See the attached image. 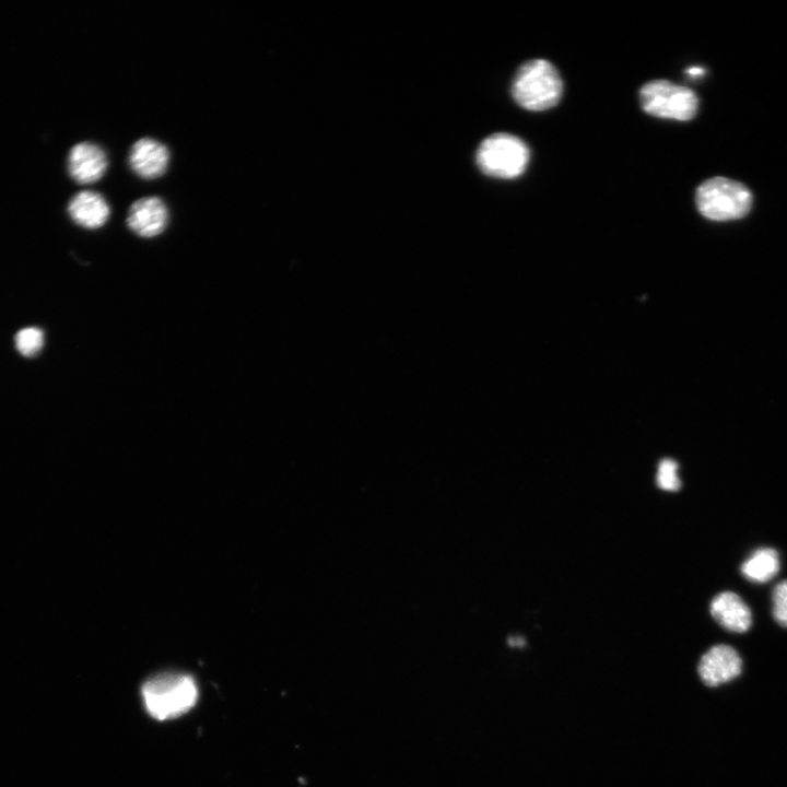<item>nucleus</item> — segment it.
I'll use <instances>...</instances> for the list:
<instances>
[{"instance_id": "nucleus-1", "label": "nucleus", "mask_w": 787, "mask_h": 787, "mask_svg": "<svg viewBox=\"0 0 787 787\" xmlns=\"http://www.w3.org/2000/svg\"><path fill=\"white\" fill-rule=\"evenodd\" d=\"M510 91L520 107L530 111H543L560 102L563 81L550 61L531 59L518 68Z\"/></svg>"}, {"instance_id": "nucleus-2", "label": "nucleus", "mask_w": 787, "mask_h": 787, "mask_svg": "<svg viewBox=\"0 0 787 787\" xmlns=\"http://www.w3.org/2000/svg\"><path fill=\"white\" fill-rule=\"evenodd\" d=\"M141 693L148 713L157 720L184 715L198 700L193 678L175 672L152 677L143 684Z\"/></svg>"}, {"instance_id": "nucleus-3", "label": "nucleus", "mask_w": 787, "mask_h": 787, "mask_svg": "<svg viewBox=\"0 0 787 787\" xmlns=\"http://www.w3.org/2000/svg\"><path fill=\"white\" fill-rule=\"evenodd\" d=\"M695 203L704 218L729 221L740 219L750 211L752 195L743 184L717 176L697 187Z\"/></svg>"}, {"instance_id": "nucleus-4", "label": "nucleus", "mask_w": 787, "mask_h": 787, "mask_svg": "<svg viewBox=\"0 0 787 787\" xmlns=\"http://www.w3.org/2000/svg\"><path fill=\"white\" fill-rule=\"evenodd\" d=\"M529 158L528 145L520 138L506 132L485 138L475 154L477 164L485 175L502 179L520 176Z\"/></svg>"}, {"instance_id": "nucleus-5", "label": "nucleus", "mask_w": 787, "mask_h": 787, "mask_svg": "<svg viewBox=\"0 0 787 787\" xmlns=\"http://www.w3.org/2000/svg\"><path fill=\"white\" fill-rule=\"evenodd\" d=\"M643 110L651 116L678 121L691 120L697 113L698 99L689 87L668 80H653L639 90Z\"/></svg>"}, {"instance_id": "nucleus-6", "label": "nucleus", "mask_w": 787, "mask_h": 787, "mask_svg": "<svg viewBox=\"0 0 787 787\" xmlns=\"http://www.w3.org/2000/svg\"><path fill=\"white\" fill-rule=\"evenodd\" d=\"M697 671L705 685L715 688L737 678L742 671V660L733 647L719 644L701 657Z\"/></svg>"}, {"instance_id": "nucleus-7", "label": "nucleus", "mask_w": 787, "mask_h": 787, "mask_svg": "<svg viewBox=\"0 0 787 787\" xmlns=\"http://www.w3.org/2000/svg\"><path fill=\"white\" fill-rule=\"evenodd\" d=\"M168 220L165 202L160 197L151 196L140 198L130 205L126 222L136 235L152 238L166 230Z\"/></svg>"}, {"instance_id": "nucleus-8", "label": "nucleus", "mask_w": 787, "mask_h": 787, "mask_svg": "<svg viewBox=\"0 0 787 787\" xmlns=\"http://www.w3.org/2000/svg\"><path fill=\"white\" fill-rule=\"evenodd\" d=\"M67 167L70 177L74 181L92 184L105 175L108 167V157L101 145L83 141L71 148Z\"/></svg>"}, {"instance_id": "nucleus-9", "label": "nucleus", "mask_w": 787, "mask_h": 787, "mask_svg": "<svg viewBox=\"0 0 787 787\" xmlns=\"http://www.w3.org/2000/svg\"><path fill=\"white\" fill-rule=\"evenodd\" d=\"M169 158V151L164 143L153 138H141L132 144L128 163L137 176L150 180L164 175Z\"/></svg>"}, {"instance_id": "nucleus-10", "label": "nucleus", "mask_w": 787, "mask_h": 787, "mask_svg": "<svg viewBox=\"0 0 787 787\" xmlns=\"http://www.w3.org/2000/svg\"><path fill=\"white\" fill-rule=\"evenodd\" d=\"M70 219L81 227L96 230L106 224L110 216L107 200L95 191H81L68 204Z\"/></svg>"}, {"instance_id": "nucleus-11", "label": "nucleus", "mask_w": 787, "mask_h": 787, "mask_svg": "<svg viewBox=\"0 0 787 787\" xmlns=\"http://www.w3.org/2000/svg\"><path fill=\"white\" fill-rule=\"evenodd\" d=\"M710 614L724 629L743 633L752 624V614L747 603L735 592L718 594L710 602Z\"/></svg>"}, {"instance_id": "nucleus-12", "label": "nucleus", "mask_w": 787, "mask_h": 787, "mask_svg": "<svg viewBox=\"0 0 787 787\" xmlns=\"http://www.w3.org/2000/svg\"><path fill=\"white\" fill-rule=\"evenodd\" d=\"M779 571V556L772 548L755 550L741 565L743 576L753 583H766Z\"/></svg>"}, {"instance_id": "nucleus-13", "label": "nucleus", "mask_w": 787, "mask_h": 787, "mask_svg": "<svg viewBox=\"0 0 787 787\" xmlns=\"http://www.w3.org/2000/svg\"><path fill=\"white\" fill-rule=\"evenodd\" d=\"M44 344L43 331L35 327L20 330L15 336L17 351L24 356L37 354Z\"/></svg>"}, {"instance_id": "nucleus-14", "label": "nucleus", "mask_w": 787, "mask_h": 787, "mask_svg": "<svg viewBox=\"0 0 787 787\" xmlns=\"http://www.w3.org/2000/svg\"><path fill=\"white\" fill-rule=\"evenodd\" d=\"M657 485L665 491H678L681 481L678 477V462L670 458L660 460L656 475Z\"/></svg>"}, {"instance_id": "nucleus-15", "label": "nucleus", "mask_w": 787, "mask_h": 787, "mask_svg": "<svg viewBox=\"0 0 787 787\" xmlns=\"http://www.w3.org/2000/svg\"><path fill=\"white\" fill-rule=\"evenodd\" d=\"M773 616L783 627H787V580L780 582L773 591Z\"/></svg>"}, {"instance_id": "nucleus-16", "label": "nucleus", "mask_w": 787, "mask_h": 787, "mask_svg": "<svg viewBox=\"0 0 787 787\" xmlns=\"http://www.w3.org/2000/svg\"><path fill=\"white\" fill-rule=\"evenodd\" d=\"M510 646L521 647L526 644L522 637L516 636L508 639Z\"/></svg>"}, {"instance_id": "nucleus-17", "label": "nucleus", "mask_w": 787, "mask_h": 787, "mask_svg": "<svg viewBox=\"0 0 787 787\" xmlns=\"http://www.w3.org/2000/svg\"><path fill=\"white\" fill-rule=\"evenodd\" d=\"M688 72H689L690 75H692V77H697V75H701V74L703 73V69H701V68H698V67H693V68H690V69L688 70Z\"/></svg>"}]
</instances>
